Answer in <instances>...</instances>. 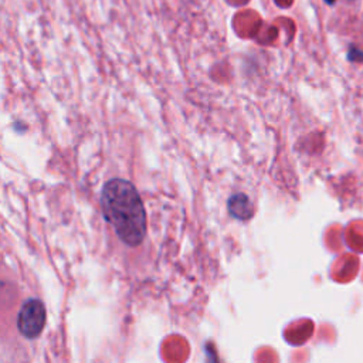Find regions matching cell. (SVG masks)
I'll return each mask as SVG.
<instances>
[{
  "label": "cell",
  "instance_id": "6da1fadb",
  "mask_svg": "<svg viewBox=\"0 0 363 363\" xmlns=\"http://www.w3.org/2000/svg\"><path fill=\"white\" fill-rule=\"evenodd\" d=\"M104 218L118 238L129 247L139 245L146 235V211L135 186L123 179L108 180L101 191Z\"/></svg>",
  "mask_w": 363,
  "mask_h": 363
},
{
  "label": "cell",
  "instance_id": "7a4b0ae2",
  "mask_svg": "<svg viewBox=\"0 0 363 363\" xmlns=\"http://www.w3.org/2000/svg\"><path fill=\"white\" fill-rule=\"evenodd\" d=\"M45 325V306L37 298L23 302L17 315V329L27 339H35L41 335Z\"/></svg>",
  "mask_w": 363,
  "mask_h": 363
},
{
  "label": "cell",
  "instance_id": "3957f363",
  "mask_svg": "<svg viewBox=\"0 0 363 363\" xmlns=\"http://www.w3.org/2000/svg\"><path fill=\"white\" fill-rule=\"evenodd\" d=\"M228 211L233 217L240 220H247L252 214L250 199L245 194H234L228 200Z\"/></svg>",
  "mask_w": 363,
  "mask_h": 363
},
{
  "label": "cell",
  "instance_id": "277c9868",
  "mask_svg": "<svg viewBox=\"0 0 363 363\" xmlns=\"http://www.w3.org/2000/svg\"><path fill=\"white\" fill-rule=\"evenodd\" d=\"M347 58L350 61H362L363 60V52L360 50H354V48H350L349 54H347Z\"/></svg>",
  "mask_w": 363,
  "mask_h": 363
},
{
  "label": "cell",
  "instance_id": "5b68a950",
  "mask_svg": "<svg viewBox=\"0 0 363 363\" xmlns=\"http://www.w3.org/2000/svg\"><path fill=\"white\" fill-rule=\"evenodd\" d=\"M325 3H326V4H333L335 0H325Z\"/></svg>",
  "mask_w": 363,
  "mask_h": 363
}]
</instances>
